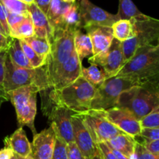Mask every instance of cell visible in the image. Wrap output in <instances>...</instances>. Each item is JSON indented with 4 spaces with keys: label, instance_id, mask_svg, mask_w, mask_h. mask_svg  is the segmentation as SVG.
<instances>
[{
    "label": "cell",
    "instance_id": "obj_1",
    "mask_svg": "<svg viewBox=\"0 0 159 159\" xmlns=\"http://www.w3.org/2000/svg\"><path fill=\"white\" fill-rule=\"evenodd\" d=\"M116 75L128 76L137 85H159V45L138 49Z\"/></svg>",
    "mask_w": 159,
    "mask_h": 159
},
{
    "label": "cell",
    "instance_id": "obj_2",
    "mask_svg": "<svg viewBox=\"0 0 159 159\" xmlns=\"http://www.w3.org/2000/svg\"><path fill=\"white\" fill-rule=\"evenodd\" d=\"M96 87L90 84L82 75L71 83L57 89H51L47 101L63 106L75 113L90 110Z\"/></svg>",
    "mask_w": 159,
    "mask_h": 159
},
{
    "label": "cell",
    "instance_id": "obj_3",
    "mask_svg": "<svg viewBox=\"0 0 159 159\" xmlns=\"http://www.w3.org/2000/svg\"><path fill=\"white\" fill-rule=\"evenodd\" d=\"M159 106V85L141 84L130 87L121 93L116 104L141 120Z\"/></svg>",
    "mask_w": 159,
    "mask_h": 159
},
{
    "label": "cell",
    "instance_id": "obj_4",
    "mask_svg": "<svg viewBox=\"0 0 159 159\" xmlns=\"http://www.w3.org/2000/svg\"><path fill=\"white\" fill-rule=\"evenodd\" d=\"M130 20L132 37L121 42L125 62L133 57L138 49L159 45V20L144 14Z\"/></svg>",
    "mask_w": 159,
    "mask_h": 159
},
{
    "label": "cell",
    "instance_id": "obj_5",
    "mask_svg": "<svg viewBox=\"0 0 159 159\" xmlns=\"http://www.w3.org/2000/svg\"><path fill=\"white\" fill-rule=\"evenodd\" d=\"M4 85L7 93L26 85L39 87L40 93L51 89L45 66L37 68H20L12 64L8 54L5 61Z\"/></svg>",
    "mask_w": 159,
    "mask_h": 159
},
{
    "label": "cell",
    "instance_id": "obj_6",
    "mask_svg": "<svg viewBox=\"0 0 159 159\" xmlns=\"http://www.w3.org/2000/svg\"><path fill=\"white\" fill-rule=\"evenodd\" d=\"M76 30L69 26L57 30L53 33L51 40V48L47 57L46 68L50 86L61 67L69 59L75 48L74 45V35Z\"/></svg>",
    "mask_w": 159,
    "mask_h": 159
},
{
    "label": "cell",
    "instance_id": "obj_7",
    "mask_svg": "<svg viewBox=\"0 0 159 159\" xmlns=\"http://www.w3.org/2000/svg\"><path fill=\"white\" fill-rule=\"evenodd\" d=\"M40 89L36 85H26L8 92L9 100L13 105L20 127L26 126L37 134L34 120L37 114V95Z\"/></svg>",
    "mask_w": 159,
    "mask_h": 159
},
{
    "label": "cell",
    "instance_id": "obj_8",
    "mask_svg": "<svg viewBox=\"0 0 159 159\" xmlns=\"http://www.w3.org/2000/svg\"><path fill=\"white\" fill-rule=\"evenodd\" d=\"M137 83L126 75L113 76L106 79L96 88L90 110H105L116 107L121 93Z\"/></svg>",
    "mask_w": 159,
    "mask_h": 159
},
{
    "label": "cell",
    "instance_id": "obj_9",
    "mask_svg": "<svg viewBox=\"0 0 159 159\" xmlns=\"http://www.w3.org/2000/svg\"><path fill=\"white\" fill-rule=\"evenodd\" d=\"M78 113L96 144L107 142L117 135L124 133L106 119L99 110H89Z\"/></svg>",
    "mask_w": 159,
    "mask_h": 159
},
{
    "label": "cell",
    "instance_id": "obj_10",
    "mask_svg": "<svg viewBox=\"0 0 159 159\" xmlns=\"http://www.w3.org/2000/svg\"><path fill=\"white\" fill-rule=\"evenodd\" d=\"M43 111L51 121V126L56 135L61 138L67 144L75 141L72 116L75 112L48 101H47V103H43Z\"/></svg>",
    "mask_w": 159,
    "mask_h": 159
},
{
    "label": "cell",
    "instance_id": "obj_11",
    "mask_svg": "<svg viewBox=\"0 0 159 159\" xmlns=\"http://www.w3.org/2000/svg\"><path fill=\"white\" fill-rule=\"evenodd\" d=\"M88 61L89 63L98 65L102 68L108 78L116 76L126 63L121 42L113 38L111 44L107 50L91 56Z\"/></svg>",
    "mask_w": 159,
    "mask_h": 159
},
{
    "label": "cell",
    "instance_id": "obj_12",
    "mask_svg": "<svg viewBox=\"0 0 159 159\" xmlns=\"http://www.w3.org/2000/svg\"><path fill=\"white\" fill-rule=\"evenodd\" d=\"M79 16L82 29L89 25L112 26L115 22L120 20L116 14L107 12L89 0H81L79 2Z\"/></svg>",
    "mask_w": 159,
    "mask_h": 159
},
{
    "label": "cell",
    "instance_id": "obj_13",
    "mask_svg": "<svg viewBox=\"0 0 159 159\" xmlns=\"http://www.w3.org/2000/svg\"><path fill=\"white\" fill-rule=\"evenodd\" d=\"M102 116L116 126L121 131L136 138L141 137V124L131 113L119 107H112L105 110H99Z\"/></svg>",
    "mask_w": 159,
    "mask_h": 159
},
{
    "label": "cell",
    "instance_id": "obj_14",
    "mask_svg": "<svg viewBox=\"0 0 159 159\" xmlns=\"http://www.w3.org/2000/svg\"><path fill=\"white\" fill-rule=\"evenodd\" d=\"M72 126L74 141L84 156L87 159L96 156L99 153L97 144L94 142L78 113H75L73 114Z\"/></svg>",
    "mask_w": 159,
    "mask_h": 159
},
{
    "label": "cell",
    "instance_id": "obj_15",
    "mask_svg": "<svg viewBox=\"0 0 159 159\" xmlns=\"http://www.w3.org/2000/svg\"><path fill=\"white\" fill-rule=\"evenodd\" d=\"M82 61L79 60L76 51L60 68L51 83V89H57L68 85L77 79L82 73Z\"/></svg>",
    "mask_w": 159,
    "mask_h": 159
},
{
    "label": "cell",
    "instance_id": "obj_16",
    "mask_svg": "<svg viewBox=\"0 0 159 159\" xmlns=\"http://www.w3.org/2000/svg\"><path fill=\"white\" fill-rule=\"evenodd\" d=\"M56 134L51 126L34 135L30 155L34 159H51Z\"/></svg>",
    "mask_w": 159,
    "mask_h": 159
},
{
    "label": "cell",
    "instance_id": "obj_17",
    "mask_svg": "<svg viewBox=\"0 0 159 159\" xmlns=\"http://www.w3.org/2000/svg\"><path fill=\"white\" fill-rule=\"evenodd\" d=\"M90 37L93 43V55L107 50L111 44L113 38L112 26L101 25H89L83 28Z\"/></svg>",
    "mask_w": 159,
    "mask_h": 159
},
{
    "label": "cell",
    "instance_id": "obj_18",
    "mask_svg": "<svg viewBox=\"0 0 159 159\" xmlns=\"http://www.w3.org/2000/svg\"><path fill=\"white\" fill-rule=\"evenodd\" d=\"M28 11L34 23L35 35L48 38L51 41L53 37V30L50 26L46 14L34 2L29 5Z\"/></svg>",
    "mask_w": 159,
    "mask_h": 159
},
{
    "label": "cell",
    "instance_id": "obj_19",
    "mask_svg": "<svg viewBox=\"0 0 159 159\" xmlns=\"http://www.w3.org/2000/svg\"><path fill=\"white\" fill-rule=\"evenodd\" d=\"M70 5L71 3L66 2L64 0H51L47 17L53 33L65 27V16Z\"/></svg>",
    "mask_w": 159,
    "mask_h": 159
},
{
    "label": "cell",
    "instance_id": "obj_20",
    "mask_svg": "<svg viewBox=\"0 0 159 159\" xmlns=\"http://www.w3.org/2000/svg\"><path fill=\"white\" fill-rule=\"evenodd\" d=\"M5 145L22 157H27L31 153V144L26 138L23 127H20L12 134L4 139Z\"/></svg>",
    "mask_w": 159,
    "mask_h": 159
},
{
    "label": "cell",
    "instance_id": "obj_21",
    "mask_svg": "<svg viewBox=\"0 0 159 159\" xmlns=\"http://www.w3.org/2000/svg\"><path fill=\"white\" fill-rule=\"evenodd\" d=\"M105 143L110 148L118 151L130 159H134L137 143V140L134 137L122 133Z\"/></svg>",
    "mask_w": 159,
    "mask_h": 159
},
{
    "label": "cell",
    "instance_id": "obj_22",
    "mask_svg": "<svg viewBox=\"0 0 159 159\" xmlns=\"http://www.w3.org/2000/svg\"><path fill=\"white\" fill-rule=\"evenodd\" d=\"M74 45L81 61H82L85 57L93 55V48L91 38L87 34L82 33V30H78L75 32Z\"/></svg>",
    "mask_w": 159,
    "mask_h": 159
},
{
    "label": "cell",
    "instance_id": "obj_23",
    "mask_svg": "<svg viewBox=\"0 0 159 159\" xmlns=\"http://www.w3.org/2000/svg\"><path fill=\"white\" fill-rule=\"evenodd\" d=\"M7 54L16 66L23 68H33L22 48L20 39H12L10 46L7 50Z\"/></svg>",
    "mask_w": 159,
    "mask_h": 159
},
{
    "label": "cell",
    "instance_id": "obj_24",
    "mask_svg": "<svg viewBox=\"0 0 159 159\" xmlns=\"http://www.w3.org/2000/svg\"><path fill=\"white\" fill-rule=\"evenodd\" d=\"M81 75L90 84L97 88L106 79H109L103 69H100L98 65L91 64L88 68H82Z\"/></svg>",
    "mask_w": 159,
    "mask_h": 159
},
{
    "label": "cell",
    "instance_id": "obj_25",
    "mask_svg": "<svg viewBox=\"0 0 159 159\" xmlns=\"http://www.w3.org/2000/svg\"><path fill=\"white\" fill-rule=\"evenodd\" d=\"M23 40L33 48V50L37 54L47 61V57L50 54L51 48V43L49 39L34 35Z\"/></svg>",
    "mask_w": 159,
    "mask_h": 159
},
{
    "label": "cell",
    "instance_id": "obj_26",
    "mask_svg": "<svg viewBox=\"0 0 159 159\" xmlns=\"http://www.w3.org/2000/svg\"><path fill=\"white\" fill-rule=\"evenodd\" d=\"M35 35L34 32V26L33 23L32 19L30 17V14L27 16L17 27L9 34V37L12 38L17 39H25L27 37H33Z\"/></svg>",
    "mask_w": 159,
    "mask_h": 159
},
{
    "label": "cell",
    "instance_id": "obj_27",
    "mask_svg": "<svg viewBox=\"0 0 159 159\" xmlns=\"http://www.w3.org/2000/svg\"><path fill=\"white\" fill-rule=\"evenodd\" d=\"M117 16L120 20H130L134 17L141 16L144 13L137 8L132 0H119Z\"/></svg>",
    "mask_w": 159,
    "mask_h": 159
},
{
    "label": "cell",
    "instance_id": "obj_28",
    "mask_svg": "<svg viewBox=\"0 0 159 159\" xmlns=\"http://www.w3.org/2000/svg\"><path fill=\"white\" fill-rule=\"evenodd\" d=\"M113 37L120 42L132 37V23L130 20H119L112 26Z\"/></svg>",
    "mask_w": 159,
    "mask_h": 159
},
{
    "label": "cell",
    "instance_id": "obj_29",
    "mask_svg": "<svg viewBox=\"0 0 159 159\" xmlns=\"http://www.w3.org/2000/svg\"><path fill=\"white\" fill-rule=\"evenodd\" d=\"M65 26L76 30H82L79 16V2L71 3L65 16Z\"/></svg>",
    "mask_w": 159,
    "mask_h": 159
},
{
    "label": "cell",
    "instance_id": "obj_30",
    "mask_svg": "<svg viewBox=\"0 0 159 159\" xmlns=\"http://www.w3.org/2000/svg\"><path fill=\"white\" fill-rule=\"evenodd\" d=\"M20 40L22 48H23V51H24L25 54H26V57H27L28 61H30L33 68H37L45 66L47 61L42 57H40L39 54H37L23 39H20Z\"/></svg>",
    "mask_w": 159,
    "mask_h": 159
},
{
    "label": "cell",
    "instance_id": "obj_31",
    "mask_svg": "<svg viewBox=\"0 0 159 159\" xmlns=\"http://www.w3.org/2000/svg\"><path fill=\"white\" fill-rule=\"evenodd\" d=\"M7 51H2L0 54V108L4 102L9 100V95L5 89L4 75H5V61H6Z\"/></svg>",
    "mask_w": 159,
    "mask_h": 159
},
{
    "label": "cell",
    "instance_id": "obj_32",
    "mask_svg": "<svg viewBox=\"0 0 159 159\" xmlns=\"http://www.w3.org/2000/svg\"><path fill=\"white\" fill-rule=\"evenodd\" d=\"M8 11L15 13L27 14L29 5L20 0H1Z\"/></svg>",
    "mask_w": 159,
    "mask_h": 159
},
{
    "label": "cell",
    "instance_id": "obj_33",
    "mask_svg": "<svg viewBox=\"0 0 159 159\" xmlns=\"http://www.w3.org/2000/svg\"><path fill=\"white\" fill-rule=\"evenodd\" d=\"M141 128H154L159 127V106L140 120Z\"/></svg>",
    "mask_w": 159,
    "mask_h": 159
},
{
    "label": "cell",
    "instance_id": "obj_34",
    "mask_svg": "<svg viewBox=\"0 0 159 159\" xmlns=\"http://www.w3.org/2000/svg\"><path fill=\"white\" fill-rule=\"evenodd\" d=\"M51 159H68L67 143L57 135H56L55 144Z\"/></svg>",
    "mask_w": 159,
    "mask_h": 159
},
{
    "label": "cell",
    "instance_id": "obj_35",
    "mask_svg": "<svg viewBox=\"0 0 159 159\" xmlns=\"http://www.w3.org/2000/svg\"><path fill=\"white\" fill-rule=\"evenodd\" d=\"M134 159H159V154L149 152L142 143L137 141Z\"/></svg>",
    "mask_w": 159,
    "mask_h": 159
},
{
    "label": "cell",
    "instance_id": "obj_36",
    "mask_svg": "<svg viewBox=\"0 0 159 159\" xmlns=\"http://www.w3.org/2000/svg\"><path fill=\"white\" fill-rule=\"evenodd\" d=\"M30 14L28 12L27 14H20V13H15V12H9L7 10V22L8 25L9 27V34L11 31L15 30L19 24L27 16Z\"/></svg>",
    "mask_w": 159,
    "mask_h": 159
},
{
    "label": "cell",
    "instance_id": "obj_37",
    "mask_svg": "<svg viewBox=\"0 0 159 159\" xmlns=\"http://www.w3.org/2000/svg\"><path fill=\"white\" fill-rule=\"evenodd\" d=\"M67 152L68 159H87L75 141L67 144Z\"/></svg>",
    "mask_w": 159,
    "mask_h": 159
},
{
    "label": "cell",
    "instance_id": "obj_38",
    "mask_svg": "<svg viewBox=\"0 0 159 159\" xmlns=\"http://www.w3.org/2000/svg\"><path fill=\"white\" fill-rule=\"evenodd\" d=\"M141 137L146 141H154L159 139V127L154 128H143Z\"/></svg>",
    "mask_w": 159,
    "mask_h": 159
},
{
    "label": "cell",
    "instance_id": "obj_39",
    "mask_svg": "<svg viewBox=\"0 0 159 159\" xmlns=\"http://www.w3.org/2000/svg\"><path fill=\"white\" fill-rule=\"evenodd\" d=\"M97 148L99 154L103 159H118L105 142L97 144Z\"/></svg>",
    "mask_w": 159,
    "mask_h": 159
},
{
    "label": "cell",
    "instance_id": "obj_40",
    "mask_svg": "<svg viewBox=\"0 0 159 159\" xmlns=\"http://www.w3.org/2000/svg\"><path fill=\"white\" fill-rule=\"evenodd\" d=\"M0 23L6 32V35L9 37V27L7 22V9L0 0Z\"/></svg>",
    "mask_w": 159,
    "mask_h": 159
},
{
    "label": "cell",
    "instance_id": "obj_41",
    "mask_svg": "<svg viewBox=\"0 0 159 159\" xmlns=\"http://www.w3.org/2000/svg\"><path fill=\"white\" fill-rule=\"evenodd\" d=\"M142 143L144 147L154 154H159V139L154 141H146L144 140Z\"/></svg>",
    "mask_w": 159,
    "mask_h": 159
},
{
    "label": "cell",
    "instance_id": "obj_42",
    "mask_svg": "<svg viewBox=\"0 0 159 159\" xmlns=\"http://www.w3.org/2000/svg\"><path fill=\"white\" fill-rule=\"evenodd\" d=\"M12 39V37H7L0 32V49L2 51H7L8 48L10 46Z\"/></svg>",
    "mask_w": 159,
    "mask_h": 159
},
{
    "label": "cell",
    "instance_id": "obj_43",
    "mask_svg": "<svg viewBox=\"0 0 159 159\" xmlns=\"http://www.w3.org/2000/svg\"><path fill=\"white\" fill-rule=\"evenodd\" d=\"M51 0H34V3L47 15Z\"/></svg>",
    "mask_w": 159,
    "mask_h": 159
},
{
    "label": "cell",
    "instance_id": "obj_44",
    "mask_svg": "<svg viewBox=\"0 0 159 159\" xmlns=\"http://www.w3.org/2000/svg\"><path fill=\"white\" fill-rule=\"evenodd\" d=\"M13 155L14 152L12 149L7 146L0 150V159H11Z\"/></svg>",
    "mask_w": 159,
    "mask_h": 159
},
{
    "label": "cell",
    "instance_id": "obj_45",
    "mask_svg": "<svg viewBox=\"0 0 159 159\" xmlns=\"http://www.w3.org/2000/svg\"><path fill=\"white\" fill-rule=\"evenodd\" d=\"M110 149H111V151L113 152V153L114 154L115 156H116L118 159H130L129 158H127V156H125L124 155H123L122 153H120V152H118V151L115 150V149H113V148H110Z\"/></svg>",
    "mask_w": 159,
    "mask_h": 159
},
{
    "label": "cell",
    "instance_id": "obj_46",
    "mask_svg": "<svg viewBox=\"0 0 159 159\" xmlns=\"http://www.w3.org/2000/svg\"><path fill=\"white\" fill-rule=\"evenodd\" d=\"M16 157L18 158V159H34L32 157H31L30 155L27 157H22V156H20V155H16Z\"/></svg>",
    "mask_w": 159,
    "mask_h": 159
},
{
    "label": "cell",
    "instance_id": "obj_47",
    "mask_svg": "<svg viewBox=\"0 0 159 159\" xmlns=\"http://www.w3.org/2000/svg\"><path fill=\"white\" fill-rule=\"evenodd\" d=\"M20 1L26 3V4H28V5H30L31 3L34 2V0H20Z\"/></svg>",
    "mask_w": 159,
    "mask_h": 159
},
{
    "label": "cell",
    "instance_id": "obj_48",
    "mask_svg": "<svg viewBox=\"0 0 159 159\" xmlns=\"http://www.w3.org/2000/svg\"><path fill=\"white\" fill-rule=\"evenodd\" d=\"M90 159H103V158H102V156H101L100 154H99V153H98L97 155H96V156H94V157H93V158H90Z\"/></svg>",
    "mask_w": 159,
    "mask_h": 159
},
{
    "label": "cell",
    "instance_id": "obj_49",
    "mask_svg": "<svg viewBox=\"0 0 159 159\" xmlns=\"http://www.w3.org/2000/svg\"><path fill=\"white\" fill-rule=\"evenodd\" d=\"M0 32L2 33V34H4V35H6V36H7L6 35V32H5V30H4V29H3V27H2V24H1V23H0ZM8 37V36H7Z\"/></svg>",
    "mask_w": 159,
    "mask_h": 159
},
{
    "label": "cell",
    "instance_id": "obj_50",
    "mask_svg": "<svg viewBox=\"0 0 159 159\" xmlns=\"http://www.w3.org/2000/svg\"><path fill=\"white\" fill-rule=\"evenodd\" d=\"M65 2H68V3H72V2H75V0H64Z\"/></svg>",
    "mask_w": 159,
    "mask_h": 159
},
{
    "label": "cell",
    "instance_id": "obj_51",
    "mask_svg": "<svg viewBox=\"0 0 159 159\" xmlns=\"http://www.w3.org/2000/svg\"><path fill=\"white\" fill-rule=\"evenodd\" d=\"M11 159H18V158H17V157H16V154L14 153L13 156H12V158H11Z\"/></svg>",
    "mask_w": 159,
    "mask_h": 159
},
{
    "label": "cell",
    "instance_id": "obj_52",
    "mask_svg": "<svg viewBox=\"0 0 159 159\" xmlns=\"http://www.w3.org/2000/svg\"><path fill=\"white\" fill-rule=\"evenodd\" d=\"M2 51H2V49H0V54H1V53L2 52Z\"/></svg>",
    "mask_w": 159,
    "mask_h": 159
}]
</instances>
